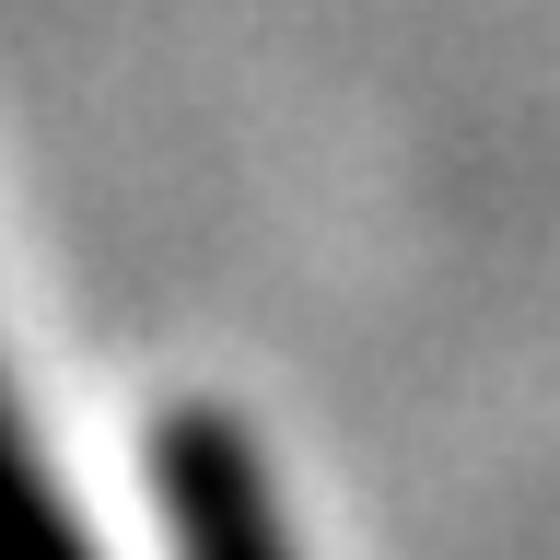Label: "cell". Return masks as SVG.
Here are the masks:
<instances>
[{
	"mask_svg": "<svg viewBox=\"0 0 560 560\" xmlns=\"http://www.w3.org/2000/svg\"><path fill=\"white\" fill-rule=\"evenodd\" d=\"M0 560H94V549H82V525H70V502L47 490L35 432L12 420V385H0Z\"/></svg>",
	"mask_w": 560,
	"mask_h": 560,
	"instance_id": "cell-2",
	"label": "cell"
},
{
	"mask_svg": "<svg viewBox=\"0 0 560 560\" xmlns=\"http://www.w3.org/2000/svg\"><path fill=\"white\" fill-rule=\"evenodd\" d=\"M164 525L175 560H292L280 490L234 420H164Z\"/></svg>",
	"mask_w": 560,
	"mask_h": 560,
	"instance_id": "cell-1",
	"label": "cell"
}]
</instances>
